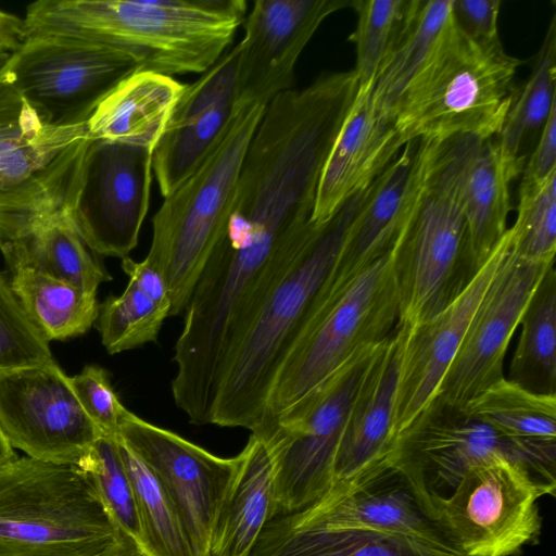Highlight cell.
Wrapping results in <instances>:
<instances>
[{
	"label": "cell",
	"mask_w": 556,
	"mask_h": 556,
	"mask_svg": "<svg viewBox=\"0 0 556 556\" xmlns=\"http://www.w3.org/2000/svg\"><path fill=\"white\" fill-rule=\"evenodd\" d=\"M420 0H353L357 20L349 41L355 46L353 73L359 88L374 81L413 18Z\"/></svg>",
	"instance_id": "e575fe53"
},
{
	"label": "cell",
	"mask_w": 556,
	"mask_h": 556,
	"mask_svg": "<svg viewBox=\"0 0 556 556\" xmlns=\"http://www.w3.org/2000/svg\"><path fill=\"white\" fill-rule=\"evenodd\" d=\"M510 228L514 250L520 257L555 262L556 174L535 188L518 192L517 217Z\"/></svg>",
	"instance_id": "74e56055"
},
{
	"label": "cell",
	"mask_w": 556,
	"mask_h": 556,
	"mask_svg": "<svg viewBox=\"0 0 556 556\" xmlns=\"http://www.w3.org/2000/svg\"><path fill=\"white\" fill-rule=\"evenodd\" d=\"M505 455L556 490V442L505 437L459 409L430 408L396 441L390 469L399 473L428 517L472 465ZM429 518V517H428Z\"/></svg>",
	"instance_id": "30bf717a"
},
{
	"label": "cell",
	"mask_w": 556,
	"mask_h": 556,
	"mask_svg": "<svg viewBox=\"0 0 556 556\" xmlns=\"http://www.w3.org/2000/svg\"><path fill=\"white\" fill-rule=\"evenodd\" d=\"M248 13L244 0H39L27 36H54L135 58L167 76L202 74L225 53Z\"/></svg>",
	"instance_id": "6da1fadb"
},
{
	"label": "cell",
	"mask_w": 556,
	"mask_h": 556,
	"mask_svg": "<svg viewBox=\"0 0 556 556\" xmlns=\"http://www.w3.org/2000/svg\"><path fill=\"white\" fill-rule=\"evenodd\" d=\"M42 124L8 78L0 75V141L39 130Z\"/></svg>",
	"instance_id": "b9f144b4"
},
{
	"label": "cell",
	"mask_w": 556,
	"mask_h": 556,
	"mask_svg": "<svg viewBox=\"0 0 556 556\" xmlns=\"http://www.w3.org/2000/svg\"><path fill=\"white\" fill-rule=\"evenodd\" d=\"M16 456L14 448L0 429V465Z\"/></svg>",
	"instance_id": "bcb514c9"
},
{
	"label": "cell",
	"mask_w": 556,
	"mask_h": 556,
	"mask_svg": "<svg viewBox=\"0 0 556 556\" xmlns=\"http://www.w3.org/2000/svg\"><path fill=\"white\" fill-rule=\"evenodd\" d=\"M218 511L211 556H250L264 527L278 515L275 468L266 443L251 437Z\"/></svg>",
	"instance_id": "d4e9b609"
},
{
	"label": "cell",
	"mask_w": 556,
	"mask_h": 556,
	"mask_svg": "<svg viewBox=\"0 0 556 556\" xmlns=\"http://www.w3.org/2000/svg\"><path fill=\"white\" fill-rule=\"evenodd\" d=\"M0 429L25 456L61 465H78L102 435L54 361L0 375Z\"/></svg>",
	"instance_id": "4fadbf2b"
},
{
	"label": "cell",
	"mask_w": 556,
	"mask_h": 556,
	"mask_svg": "<svg viewBox=\"0 0 556 556\" xmlns=\"http://www.w3.org/2000/svg\"><path fill=\"white\" fill-rule=\"evenodd\" d=\"M294 513L327 529L407 536L455 552L422 513L403 478L392 469L351 495L333 501L319 498Z\"/></svg>",
	"instance_id": "603a6c76"
},
{
	"label": "cell",
	"mask_w": 556,
	"mask_h": 556,
	"mask_svg": "<svg viewBox=\"0 0 556 556\" xmlns=\"http://www.w3.org/2000/svg\"><path fill=\"white\" fill-rule=\"evenodd\" d=\"M372 86L359 88L324 164L312 222H328L351 198L367 189L406 144L394 118L375 105Z\"/></svg>",
	"instance_id": "44dd1931"
},
{
	"label": "cell",
	"mask_w": 556,
	"mask_h": 556,
	"mask_svg": "<svg viewBox=\"0 0 556 556\" xmlns=\"http://www.w3.org/2000/svg\"><path fill=\"white\" fill-rule=\"evenodd\" d=\"M379 344L345 363L295 419L258 437L274 460L278 515L307 507L331 488L348 412L363 370Z\"/></svg>",
	"instance_id": "7c38bea8"
},
{
	"label": "cell",
	"mask_w": 556,
	"mask_h": 556,
	"mask_svg": "<svg viewBox=\"0 0 556 556\" xmlns=\"http://www.w3.org/2000/svg\"><path fill=\"white\" fill-rule=\"evenodd\" d=\"M471 136L420 143V175L394 243L399 325L415 326L443 309L477 273L463 208V184L479 144Z\"/></svg>",
	"instance_id": "3957f363"
},
{
	"label": "cell",
	"mask_w": 556,
	"mask_h": 556,
	"mask_svg": "<svg viewBox=\"0 0 556 556\" xmlns=\"http://www.w3.org/2000/svg\"><path fill=\"white\" fill-rule=\"evenodd\" d=\"M97 556H150L134 539L122 531L119 540Z\"/></svg>",
	"instance_id": "f6af8a7d"
},
{
	"label": "cell",
	"mask_w": 556,
	"mask_h": 556,
	"mask_svg": "<svg viewBox=\"0 0 556 556\" xmlns=\"http://www.w3.org/2000/svg\"><path fill=\"white\" fill-rule=\"evenodd\" d=\"M419 175L420 144L412 140L368 187L326 283L345 282L391 250L407 219Z\"/></svg>",
	"instance_id": "7402d4cb"
},
{
	"label": "cell",
	"mask_w": 556,
	"mask_h": 556,
	"mask_svg": "<svg viewBox=\"0 0 556 556\" xmlns=\"http://www.w3.org/2000/svg\"><path fill=\"white\" fill-rule=\"evenodd\" d=\"M86 137V124L45 125L37 131L0 141V193L23 185Z\"/></svg>",
	"instance_id": "d590c367"
},
{
	"label": "cell",
	"mask_w": 556,
	"mask_h": 556,
	"mask_svg": "<svg viewBox=\"0 0 556 556\" xmlns=\"http://www.w3.org/2000/svg\"><path fill=\"white\" fill-rule=\"evenodd\" d=\"M250 556H463L421 541L369 531L333 530L296 513L279 514L264 527Z\"/></svg>",
	"instance_id": "484cf974"
},
{
	"label": "cell",
	"mask_w": 556,
	"mask_h": 556,
	"mask_svg": "<svg viewBox=\"0 0 556 556\" xmlns=\"http://www.w3.org/2000/svg\"><path fill=\"white\" fill-rule=\"evenodd\" d=\"M10 285L30 321L49 342L81 336L98 319L97 293L65 280L22 269L13 273Z\"/></svg>",
	"instance_id": "f546056e"
},
{
	"label": "cell",
	"mask_w": 556,
	"mask_h": 556,
	"mask_svg": "<svg viewBox=\"0 0 556 556\" xmlns=\"http://www.w3.org/2000/svg\"><path fill=\"white\" fill-rule=\"evenodd\" d=\"M137 70L138 61L125 52L54 36H27L4 64L40 122L54 127L86 124L100 101Z\"/></svg>",
	"instance_id": "8fae6325"
},
{
	"label": "cell",
	"mask_w": 556,
	"mask_h": 556,
	"mask_svg": "<svg viewBox=\"0 0 556 556\" xmlns=\"http://www.w3.org/2000/svg\"><path fill=\"white\" fill-rule=\"evenodd\" d=\"M367 190L316 224L282 260L253 318L224 357L211 425L258 429L275 374L328 279Z\"/></svg>",
	"instance_id": "7a4b0ae2"
},
{
	"label": "cell",
	"mask_w": 556,
	"mask_h": 556,
	"mask_svg": "<svg viewBox=\"0 0 556 556\" xmlns=\"http://www.w3.org/2000/svg\"><path fill=\"white\" fill-rule=\"evenodd\" d=\"M451 22L452 0L419 1L372 85L375 105L383 114L394 118L402 97L434 53Z\"/></svg>",
	"instance_id": "4dcf8cb0"
},
{
	"label": "cell",
	"mask_w": 556,
	"mask_h": 556,
	"mask_svg": "<svg viewBox=\"0 0 556 556\" xmlns=\"http://www.w3.org/2000/svg\"><path fill=\"white\" fill-rule=\"evenodd\" d=\"M26 39L24 20L0 10V49L13 52Z\"/></svg>",
	"instance_id": "ee69618b"
},
{
	"label": "cell",
	"mask_w": 556,
	"mask_h": 556,
	"mask_svg": "<svg viewBox=\"0 0 556 556\" xmlns=\"http://www.w3.org/2000/svg\"><path fill=\"white\" fill-rule=\"evenodd\" d=\"M403 333V327L397 324L369 357L348 412L334 462L333 483L320 498H343L390 470L396 444L393 403Z\"/></svg>",
	"instance_id": "d6986e66"
},
{
	"label": "cell",
	"mask_w": 556,
	"mask_h": 556,
	"mask_svg": "<svg viewBox=\"0 0 556 556\" xmlns=\"http://www.w3.org/2000/svg\"><path fill=\"white\" fill-rule=\"evenodd\" d=\"M122 269L127 287L99 305L98 330L110 354L155 342L172 309L167 282L156 268L127 256L122 258Z\"/></svg>",
	"instance_id": "4316f807"
},
{
	"label": "cell",
	"mask_w": 556,
	"mask_h": 556,
	"mask_svg": "<svg viewBox=\"0 0 556 556\" xmlns=\"http://www.w3.org/2000/svg\"><path fill=\"white\" fill-rule=\"evenodd\" d=\"M153 151L91 139L74 220L88 249L125 258L137 247L149 211Z\"/></svg>",
	"instance_id": "9a60e30c"
},
{
	"label": "cell",
	"mask_w": 556,
	"mask_h": 556,
	"mask_svg": "<svg viewBox=\"0 0 556 556\" xmlns=\"http://www.w3.org/2000/svg\"><path fill=\"white\" fill-rule=\"evenodd\" d=\"M517 177L495 138L479 142L463 184V208L475 271L482 267L508 229L509 185Z\"/></svg>",
	"instance_id": "83f0119b"
},
{
	"label": "cell",
	"mask_w": 556,
	"mask_h": 556,
	"mask_svg": "<svg viewBox=\"0 0 556 556\" xmlns=\"http://www.w3.org/2000/svg\"><path fill=\"white\" fill-rule=\"evenodd\" d=\"M556 16L551 20L529 77L516 86L511 104L495 140L510 169L520 176L556 106Z\"/></svg>",
	"instance_id": "f1b7e54d"
},
{
	"label": "cell",
	"mask_w": 556,
	"mask_h": 556,
	"mask_svg": "<svg viewBox=\"0 0 556 556\" xmlns=\"http://www.w3.org/2000/svg\"><path fill=\"white\" fill-rule=\"evenodd\" d=\"M266 105L238 102L222 135L152 219L144 258L165 278L170 316L185 313L197 281L218 239L249 142Z\"/></svg>",
	"instance_id": "52a82bcc"
},
{
	"label": "cell",
	"mask_w": 556,
	"mask_h": 556,
	"mask_svg": "<svg viewBox=\"0 0 556 556\" xmlns=\"http://www.w3.org/2000/svg\"><path fill=\"white\" fill-rule=\"evenodd\" d=\"M236 73L233 47L186 85L153 150V173L163 198L199 165L227 126L238 102Z\"/></svg>",
	"instance_id": "ffe728a7"
},
{
	"label": "cell",
	"mask_w": 556,
	"mask_h": 556,
	"mask_svg": "<svg viewBox=\"0 0 556 556\" xmlns=\"http://www.w3.org/2000/svg\"><path fill=\"white\" fill-rule=\"evenodd\" d=\"M77 466L92 476L119 530L143 548L137 502L116 438L101 435Z\"/></svg>",
	"instance_id": "8d00e7d4"
},
{
	"label": "cell",
	"mask_w": 556,
	"mask_h": 556,
	"mask_svg": "<svg viewBox=\"0 0 556 556\" xmlns=\"http://www.w3.org/2000/svg\"><path fill=\"white\" fill-rule=\"evenodd\" d=\"M521 333L508 380L539 394L556 395V271L549 266L519 320Z\"/></svg>",
	"instance_id": "1f68e13d"
},
{
	"label": "cell",
	"mask_w": 556,
	"mask_h": 556,
	"mask_svg": "<svg viewBox=\"0 0 556 556\" xmlns=\"http://www.w3.org/2000/svg\"><path fill=\"white\" fill-rule=\"evenodd\" d=\"M522 61L501 40L481 42L453 22L394 112L402 139L495 138L511 104Z\"/></svg>",
	"instance_id": "5b68a950"
},
{
	"label": "cell",
	"mask_w": 556,
	"mask_h": 556,
	"mask_svg": "<svg viewBox=\"0 0 556 556\" xmlns=\"http://www.w3.org/2000/svg\"><path fill=\"white\" fill-rule=\"evenodd\" d=\"M349 0H256L237 50L238 102L267 105L293 89L296 62L319 25ZM237 102V103H238Z\"/></svg>",
	"instance_id": "ac0fdd59"
},
{
	"label": "cell",
	"mask_w": 556,
	"mask_h": 556,
	"mask_svg": "<svg viewBox=\"0 0 556 556\" xmlns=\"http://www.w3.org/2000/svg\"><path fill=\"white\" fill-rule=\"evenodd\" d=\"M11 52H8V51H1L0 52V75L2 74V71H3V66L9 58Z\"/></svg>",
	"instance_id": "7dc6e473"
},
{
	"label": "cell",
	"mask_w": 556,
	"mask_h": 556,
	"mask_svg": "<svg viewBox=\"0 0 556 556\" xmlns=\"http://www.w3.org/2000/svg\"><path fill=\"white\" fill-rule=\"evenodd\" d=\"M554 263L520 257L513 238L511 249L486 288L430 408L460 409L504 378L510 338L535 287Z\"/></svg>",
	"instance_id": "2e32d148"
},
{
	"label": "cell",
	"mask_w": 556,
	"mask_h": 556,
	"mask_svg": "<svg viewBox=\"0 0 556 556\" xmlns=\"http://www.w3.org/2000/svg\"><path fill=\"white\" fill-rule=\"evenodd\" d=\"M116 438L154 473L176 508L195 556H211L213 528L238 469V455L216 456L128 409Z\"/></svg>",
	"instance_id": "5bb4252c"
},
{
	"label": "cell",
	"mask_w": 556,
	"mask_h": 556,
	"mask_svg": "<svg viewBox=\"0 0 556 556\" xmlns=\"http://www.w3.org/2000/svg\"><path fill=\"white\" fill-rule=\"evenodd\" d=\"M90 140L76 141L29 180L0 193V251L13 273L35 270L93 293L112 279L74 220Z\"/></svg>",
	"instance_id": "ba28073f"
},
{
	"label": "cell",
	"mask_w": 556,
	"mask_h": 556,
	"mask_svg": "<svg viewBox=\"0 0 556 556\" xmlns=\"http://www.w3.org/2000/svg\"><path fill=\"white\" fill-rule=\"evenodd\" d=\"M555 491L521 464L495 455L469 467L428 517L463 556H519L540 542L538 502Z\"/></svg>",
	"instance_id": "9c48e42d"
},
{
	"label": "cell",
	"mask_w": 556,
	"mask_h": 556,
	"mask_svg": "<svg viewBox=\"0 0 556 556\" xmlns=\"http://www.w3.org/2000/svg\"><path fill=\"white\" fill-rule=\"evenodd\" d=\"M501 4V0H452V18L469 38L497 41L501 40L497 26Z\"/></svg>",
	"instance_id": "60d3db41"
},
{
	"label": "cell",
	"mask_w": 556,
	"mask_h": 556,
	"mask_svg": "<svg viewBox=\"0 0 556 556\" xmlns=\"http://www.w3.org/2000/svg\"><path fill=\"white\" fill-rule=\"evenodd\" d=\"M118 451L131 482L150 556H195L172 501L151 469L118 438Z\"/></svg>",
	"instance_id": "836d02e7"
},
{
	"label": "cell",
	"mask_w": 556,
	"mask_h": 556,
	"mask_svg": "<svg viewBox=\"0 0 556 556\" xmlns=\"http://www.w3.org/2000/svg\"><path fill=\"white\" fill-rule=\"evenodd\" d=\"M1 51H5V50H3V49H0V52H1Z\"/></svg>",
	"instance_id": "c3c4849f"
},
{
	"label": "cell",
	"mask_w": 556,
	"mask_h": 556,
	"mask_svg": "<svg viewBox=\"0 0 556 556\" xmlns=\"http://www.w3.org/2000/svg\"><path fill=\"white\" fill-rule=\"evenodd\" d=\"M399 324L394 245L355 277L325 282L273 379L261 426L265 437L295 419L357 353L379 344Z\"/></svg>",
	"instance_id": "277c9868"
},
{
	"label": "cell",
	"mask_w": 556,
	"mask_h": 556,
	"mask_svg": "<svg viewBox=\"0 0 556 556\" xmlns=\"http://www.w3.org/2000/svg\"><path fill=\"white\" fill-rule=\"evenodd\" d=\"M556 174V106L551 111L540 138L523 169L519 191L542 185Z\"/></svg>",
	"instance_id": "7bdbcfd3"
},
{
	"label": "cell",
	"mask_w": 556,
	"mask_h": 556,
	"mask_svg": "<svg viewBox=\"0 0 556 556\" xmlns=\"http://www.w3.org/2000/svg\"><path fill=\"white\" fill-rule=\"evenodd\" d=\"M513 245L508 228L462 292L432 317L403 327L402 356L393 403L399 440L432 405L469 323L502 261Z\"/></svg>",
	"instance_id": "e0dca14e"
},
{
	"label": "cell",
	"mask_w": 556,
	"mask_h": 556,
	"mask_svg": "<svg viewBox=\"0 0 556 556\" xmlns=\"http://www.w3.org/2000/svg\"><path fill=\"white\" fill-rule=\"evenodd\" d=\"M121 533L79 466L28 456L0 465V556H97Z\"/></svg>",
	"instance_id": "8992f818"
},
{
	"label": "cell",
	"mask_w": 556,
	"mask_h": 556,
	"mask_svg": "<svg viewBox=\"0 0 556 556\" xmlns=\"http://www.w3.org/2000/svg\"><path fill=\"white\" fill-rule=\"evenodd\" d=\"M459 410L511 439L556 442V395L531 392L506 378Z\"/></svg>",
	"instance_id": "d6a6232c"
},
{
	"label": "cell",
	"mask_w": 556,
	"mask_h": 556,
	"mask_svg": "<svg viewBox=\"0 0 556 556\" xmlns=\"http://www.w3.org/2000/svg\"><path fill=\"white\" fill-rule=\"evenodd\" d=\"M185 87L172 76L137 70L100 101L86 123L87 136L153 151Z\"/></svg>",
	"instance_id": "cb8c5ba5"
},
{
	"label": "cell",
	"mask_w": 556,
	"mask_h": 556,
	"mask_svg": "<svg viewBox=\"0 0 556 556\" xmlns=\"http://www.w3.org/2000/svg\"><path fill=\"white\" fill-rule=\"evenodd\" d=\"M71 382L81 406L102 435L116 438L127 408L115 393L106 370L88 365L80 374L71 377Z\"/></svg>",
	"instance_id": "ab89813d"
},
{
	"label": "cell",
	"mask_w": 556,
	"mask_h": 556,
	"mask_svg": "<svg viewBox=\"0 0 556 556\" xmlns=\"http://www.w3.org/2000/svg\"><path fill=\"white\" fill-rule=\"evenodd\" d=\"M53 361L49 341L30 321L0 273V375Z\"/></svg>",
	"instance_id": "f35d334b"
}]
</instances>
